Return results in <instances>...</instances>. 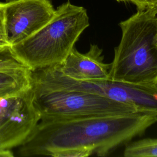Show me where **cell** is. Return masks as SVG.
Here are the masks:
<instances>
[{
    "label": "cell",
    "mask_w": 157,
    "mask_h": 157,
    "mask_svg": "<svg viewBox=\"0 0 157 157\" xmlns=\"http://www.w3.org/2000/svg\"><path fill=\"white\" fill-rule=\"evenodd\" d=\"M154 9H155V10H156V12H157V7H156V8H154Z\"/></svg>",
    "instance_id": "15"
},
{
    "label": "cell",
    "mask_w": 157,
    "mask_h": 157,
    "mask_svg": "<svg viewBox=\"0 0 157 157\" xmlns=\"http://www.w3.org/2000/svg\"><path fill=\"white\" fill-rule=\"evenodd\" d=\"M117 1H129V0H117Z\"/></svg>",
    "instance_id": "14"
},
{
    "label": "cell",
    "mask_w": 157,
    "mask_h": 157,
    "mask_svg": "<svg viewBox=\"0 0 157 157\" xmlns=\"http://www.w3.org/2000/svg\"><path fill=\"white\" fill-rule=\"evenodd\" d=\"M28 69L15 55L11 47L0 48V69Z\"/></svg>",
    "instance_id": "11"
},
{
    "label": "cell",
    "mask_w": 157,
    "mask_h": 157,
    "mask_svg": "<svg viewBox=\"0 0 157 157\" xmlns=\"http://www.w3.org/2000/svg\"><path fill=\"white\" fill-rule=\"evenodd\" d=\"M89 25L86 10L67 2L55 10L44 27L11 48L31 71L56 66L64 61Z\"/></svg>",
    "instance_id": "3"
},
{
    "label": "cell",
    "mask_w": 157,
    "mask_h": 157,
    "mask_svg": "<svg viewBox=\"0 0 157 157\" xmlns=\"http://www.w3.org/2000/svg\"><path fill=\"white\" fill-rule=\"evenodd\" d=\"M10 1V0H6V2H8V1Z\"/></svg>",
    "instance_id": "16"
},
{
    "label": "cell",
    "mask_w": 157,
    "mask_h": 157,
    "mask_svg": "<svg viewBox=\"0 0 157 157\" xmlns=\"http://www.w3.org/2000/svg\"><path fill=\"white\" fill-rule=\"evenodd\" d=\"M125 157H157V138H145L125 145Z\"/></svg>",
    "instance_id": "10"
},
{
    "label": "cell",
    "mask_w": 157,
    "mask_h": 157,
    "mask_svg": "<svg viewBox=\"0 0 157 157\" xmlns=\"http://www.w3.org/2000/svg\"><path fill=\"white\" fill-rule=\"evenodd\" d=\"M55 9L50 0H10L6 3L7 37L12 45L31 36L53 17Z\"/></svg>",
    "instance_id": "7"
},
{
    "label": "cell",
    "mask_w": 157,
    "mask_h": 157,
    "mask_svg": "<svg viewBox=\"0 0 157 157\" xmlns=\"http://www.w3.org/2000/svg\"><path fill=\"white\" fill-rule=\"evenodd\" d=\"M5 9L6 3L0 2V48L11 47L6 26Z\"/></svg>",
    "instance_id": "12"
},
{
    "label": "cell",
    "mask_w": 157,
    "mask_h": 157,
    "mask_svg": "<svg viewBox=\"0 0 157 157\" xmlns=\"http://www.w3.org/2000/svg\"><path fill=\"white\" fill-rule=\"evenodd\" d=\"M157 123V116L135 112L70 118L40 119L20 156H105Z\"/></svg>",
    "instance_id": "1"
},
{
    "label": "cell",
    "mask_w": 157,
    "mask_h": 157,
    "mask_svg": "<svg viewBox=\"0 0 157 157\" xmlns=\"http://www.w3.org/2000/svg\"><path fill=\"white\" fill-rule=\"evenodd\" d=\"M121 37L114 48L110 79L136 85L157 84V12L138 10L119 24Z\"/></svg>",
    "instance_id": "2"
},
{
    "label": "cell",
    "mask_w": 157,
    "mask_h": 157,
    "mask_svg": "<svg viewBox=\"0 0 157 157\" xmlns=\"http://www.w3.org/2000/svg\"><path fill=\"white\" fill-rule=\"evenodd\" d=\"M31 87L32 73L29 69H0V98L16 94Z\"/></svg>",
    "instance_id": "9"
},
{
    "label": "cell",
    "mask_w": 157,
    "mask_h": 157,
    "mask_svg": "<svg viewBox=\"0 0 157 157\" xmlns=\"http://www.w3.org/2000/svg\"><path fill=\"white\" fill-rule=\"evenodd\" d=\"M56 66L64 75L77 80L110 78L111 64L104 62L102 50L96 44H90L85 53L74 47L64 61Z\"/></svg>",
    "instance_id": "8"
},
{
    "label": "cell",
    "mask_w": 157,
    "mask_h": 157,
    "mask_svg": "<svg viewBox=\"0 0 157 157\" xmlns=\"http://www.w3.org/2000/svg\"><path fill=\"white\" fill-rule=\"evenodd\" d=\"M135 4L138 10L157 7V0H129Z\"/></svg>",
    "instance_id": "13"
},
{
    "label": "cell",
    "mask_w": 157,
    "mask_h": 157,
    "mask_svg": "<svg viewBox=\"0 0 157 157\" xmlns=\"http://www.w3.org/2000/svg\"><path fill=\"white\" fill-rule=\"evenodd\" d=\"M34 103L40 119L70 118L137 112L132 106L98 94L49 90L33 85Z\"/></svg>",
    "instance_id": "5"
},
{
    "label": "cell",
    "mask_w": 157,
    "mask_h": 157,
    "mask_svg": "<svg viewBox=\"0 0 157 157\" xmlns=\"http://www.w3.org/2000/svg\"><path fill=\"white\" fill-rule=\"evenodd\" d=\"M40 119L32 87L0 98V157H13L12 149L28 139Z\"/></svg>",
    "instance_id": "6"
},
{
    "label": "cell",
    "mask_w": 157,
    "mask_h": 157,
    "mask_svg": "<svg viewBox=\"0 0 157 157\" xmlns=\"http://www.w3.org/2000/svg\"><path fill=\"white\" fill-rule=\"evenodd\" d=\"M156 43H157V42H156Z\"/></svg>",
    "instance_id": "17"
},
{
    "label": "cell",
    "mask_w": 157,
    "mask_h": 157,
    "mask_svg": "<svg viewBox=\"0 0 157 157\" xmlns=\"http://www.w3.org/2000/svg\"><path fill=\"white\" fill-rule=\"evenodd\" d=\"M32 84L49 90L88 92L133 107L137 112L157 116V84L136 85L112 79L77 80L56 66L31 71Z\"/></svg>",
    "instance_id": "4"
}]
</instances>
